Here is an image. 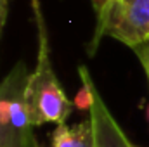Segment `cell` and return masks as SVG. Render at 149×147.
<instances>
[{"instance_id": "1", "label": "cell", "mask_w": 149, "mask_h": 147, "mask_svg": "<svg viewBox=\"0 0 149 147\" xmlns=\"http://www.w3.org/2000/svg\"><path fill=\"white\" fill-rule=\"evenodd\" d=\"M31 9L37 26L38 52L35 71L28 74L26 81V90H24L26 109L33 126H40L45 123L63 125L66 123V119L73 111V102L66 97V92L63 90L52 68L47 23L38 0H31Z\"/></svg>"}, {"instance_id": "4", "label": "cell", "mask_w": 149, "mask_h": 147, "mask_svg": "<svg viewBox=\"0 0 149 147\" xmlns=\"http://www.w3.org/2000/svg\"><path fill=\"white\" fill-rule=\"evenodd\" d=\"M78 73L81 78V83H87L92 94V102L88 107V118L94 126V137H95V147H137L123 132V128L114 119L113 112L106 106L102 95L99 94L90 71L85 66L78 68Z\"/></svg>"}, {"instance_id": "2", "label": "cell", "mask_w": 149, "mask_h": 147, "mask_svg": "<svg viewBox=\"0 0 149 147\" xmlns=\"http://www.w3.org/2000/svg\"><path fill=\"white\" fill-rule=\"evenodd\" d=\"M26 81L28 69L23 61L0 81V147H42L24 102Z\"/></svg>"}, {"instance_id": "8", "label": "cell", "mask_w": 149, "mask_h": 147, "mask_svg": "<svg viewBox=\"0 0 149 147\" xmlns=\"http://www.w3.org/2000/svg\"><path fill=\"white\" fill-rule=\"evenodd\" d=\"M7 5H9V0H0V35H2V30L7 19Z\"/></svg>"}, {"instance_id": "9", "label": "cell", "mask_w": 149, "mask_h": 147, "mask_svg": "<svg viewBox=\"0 0 149 147\" xmlns=\"http://www.w3.org/2000/svg\"><path fill=\"white\" fill-rule=\"evenodd\" d=\"M146 114H148V121H149V106H148V111H146Z\"/></svg>"}, {"instance_id": "3", "label": "cell", "mask_w": 149, "mask_h": 147, "mask_svg": "<svg viewBox=\"0 0 149 147\" xmlns=\"http://www.w3.org/2000/svg\"><path fill=\"white\" fill-rule=\"evenodd\" d=\"M102 35L114 38L130 49L149 40V0H113L106 16L97 23L90 54Z\"/></svg>"}, {"instance_id": "5", "label": "cell", "mask_w": 149, "mask_h": 147, "mask_svg": "<svg viewBox=\"0 0 149 147\" xmlns=\"http://www.w3.org/2000/svg\"><path fill=\"white\" fill-rule=\"evenodd\" d=\"M50 147H95L94 126L90 118L68 126L66 123L57 125L52 133Z\"/></svg>"}, {"instance_id": "7", "label": "cell", "mask_w": 149, "mask_h": 147, "mask_svg": "<svg viewBox=\"0 0 149 147\" xmlns=\"http://www.w3.org/2000/svg\"><path fill=\"white\" fill-rule=\"evenodd\" d=\"M90 2H92V7H94V10L97 14V23H101L102 17L106 16L109 5L113 3V0H90Z\"/></svg>"}, {"instance_id": "6", "label": "cell", "mask_w": 149, "mask_h": 147, "mask_svg": "<svg viewBox=\"0 0 149 147\" xmlns=\"http://www.w3.org/2000/svg\"><path fill=\"white\" fill-rule=\"evenodd\" d=\"M134 52H135L137 57L141 59V62H142V66H144V71H146L148 80H149V40L144 42V43H141V45H137V47L134 49Z\"/></svg>"}]
</instances>
